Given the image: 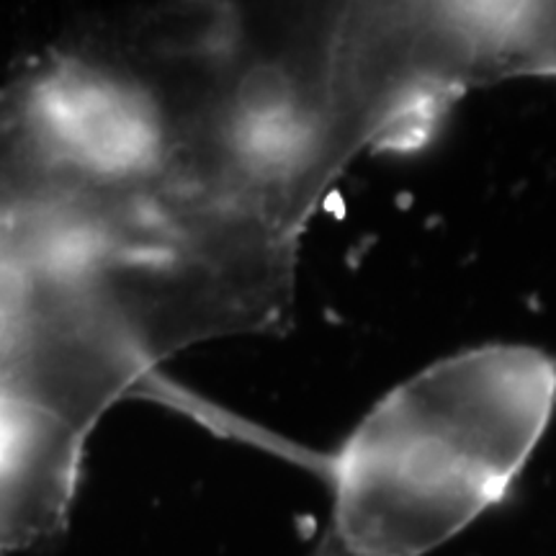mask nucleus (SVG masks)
Returning a JSON list of instances; mask_svg holds the SVG:
<instances>
[{"label": "nucleus", "mask_w": 556, "mask_h": 556, "mask_svg": "<svg viewBox=\"0 0 556 556\" xmlns=\"http://www.w3.org/2000/svg\"><path fill=\"white\" fill-rule=\"evenodd\" d=\"M556 413V358L482 343L428 364L366 409L309 475L343 556H426L505 503Z\"/></svg>", "instance_id": "nucleus-1"}, {"label": "nucleus", "mask_w": 556, "mask_h": 556, "mask_svg": "<svg viewBox=\"0 0 556 556\" xmlns=\"http://www.w3.org/2000/svg\"><path fill=\"white\" fill-rule=\"evenodd\" d=\"M510 52L516 78H556V3H510Z\"/></svg>", "instance_id": "nucleus-2"}]
</instances>
